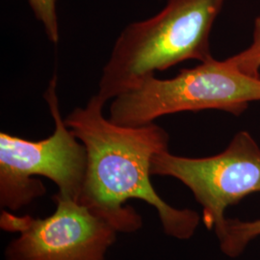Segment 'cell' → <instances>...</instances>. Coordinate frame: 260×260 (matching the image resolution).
Listing matches in <instances>:
<instances>
[{
    "label": "cell",
    "mask_w": 260,
    "mask_h": 260,
    "mask_svg": "<svg viewBox=\"0 0 260 260\" xmlns=\"http://www.w3.org/2000/svg\"><path fill=\"white\" fill-rule=\"evenodd\" d=\"M105 103L96 93L64 120L87 151L78 203L118 233H130L139 231L143 220L125 203L140 200L155 208L167 235L190 239L199 226L200 215L167 204L150 181L152 158L168 150L167 131L154 122L140 126L117 124L103 116Z\"/></svg>",
    "instance_id": "1"
},
{
    "label": "cell",
    "mask_w": 260,
    "mask_h": 260,
    "mask_svg": "<svg viewBox=\"0 0 260 260\" xmlns=\"http://www.w3.org/2000/svg\"><path fill=\"white\" fill-rule=\"evenodd\" d=\"M226 0H168L149 19L123 28L103 67L98 94L105 103L137 88L156 72L213 57L210 34Z\"/></svg>",
    "instance_id": "2"
},
{
    "label": "cell",
    "mask_w": 260,
    "mask_h": 260,
    "mask_svg": "<svg viewBox=\"0 0 260 260\" xmlns=\"http://www.w3.org/2000/svg\"><path fill=\"white\" fill-rule=\"evenodd\" d=\"M260 101V78L243 75L226 60L213 57L192 69H182L171 79L147 78L137 88L115 98L109 120L140 126L179 112L221 110L240 115Z\"/></svg>",
    "instance_id": "3"
},
{
    "label": "cell",
    "mask_w": 260,
    "mask_h": 260,
    "mask_svg": "<svg viewBox=\"0 0 260 260\" xmlns=\"http://www.w3.org/2000/svg\"><path fill=\"white\" fill-rule=\"evenodd\" d=\"M53 75L45 93L55 123L52 135L40 141L0 133V205L18 211L46 194V187L33 177L55 183L60 196L78 202L87 169V151L63 120Z\"/></svg>",
    "instance_id": "4"
},
{
    "label": "cell",
    "mask_w": 260,
    "mask_h": 260,
    "mask_svg": "<svg viewBox=\"0 0 260 260\" xmlns=\"http://www.w3.org/2000/svg\"><path fill=\"white\" fill-rule=\"evenodd\" d=\"M151 176L177 178L203 208V221L217 237L228 222L225 210L247 196L260 193V147L247 131L234 135L219 154L203 158L162 151L152 158Z\"/></svg>",
    "instance_id": "5"
},
{
    "label": "cell",
    "mask_w": 260,
    "mask_h": 260,
    "mask_svg": "<svg viewBox=\"0 0 260 260\" xmlns=\"http://www.w3.org/2000/svg\"><path fill=\"white\" fill-rule=\"evenodd\" d=\"M45 219L1 214V228L19 233L5 250L6 260H105L117 231L87 207L59 194Z\"/></svg>",
    "instance_id": "6"
},
{
    "label": "cell",
    "mask_w": 260,
    "mask_h": 260,
    "mask_svg": "<svg viewBox=\"0 0 260 260\" xmlns=\"http://www.w3.org/2000/svg\"><path fill=\"white\" fill-rule=\"evenodd\" d=\"M259 236L260 219L253 221L228 219L223 233L217 238L225 255L237 257L252 240Z\"/></svg>",
    "instance_id": "7"
},
{
    "label": "cell",
    "mask_w": 260,
    "mask_h": 260,
    "mask_svg": "<svg viewBox=\"0 0 260 260\" xmlns=\"http://www.w3.org/2000/svg\"><path fill=\"white\" fill-rule=\"evenodd\" d=\"M225 60L243 75L260 78V16L254 20L251 46Z\"/></svg>",
    "instance_id": "8"
},
{
    "label": "cell",
    "mask_w": 260,
    "mask_h": 260,
    "mask_svg": "<svg viewBox=\"0 0 260 260\" xmlns=\"http://www.w3.org/2000/svg\"><path fill=\"white\" fill-rule=\"evenodd\" d=\"M35 18L41 22L48 40L58 44L60 40L59 20L57 13L58 0H27Z\"/></svg>",
    "instance_id": "9"
}]
</instances>
